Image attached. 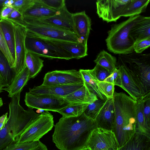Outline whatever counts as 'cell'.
I'll return each mask as SVG.
<instances>
[{"mask_svg": "<svg viewBox=\"0 0 150 150\" xmlns=\"http://www.w3.org/2000/svg\"><path fill=\"white\" fill-rule=\"evenodd\" d=\"M97 127L95 120L84 112L77 117H62L54 125L52 141L60 150H79L87 147L92 131Z\"/></svg>", "mask_w": 150, "mask_h": 150, "instance_id": "cell-1", "label": "cell"}, {"mask_svg": "<svg viewBox=\"0 0 150 150\" xmlns=\"http://www.w3.org/2000/svg\"><path fill=\"white\" fill-rule=\"evenodd\" d=\"M115 121L112 130L119 147L135 133L137 101L123 92L114 91L113 97Z\"/></svg>", "mask_w": 150, "mask_h": 150, "instance_id": "cell-2", "label": "cell"}, {"mask_svg": "<svg viewBox=\"0 0 150 150\" xmlns=\"http://www.w3.org/2000/svg\"><path fill=\"white\" fill-rule=\"evenodd\" d=\"M20 93L11 98L9 104V115L7 123L0 131V150L17 141L24 131L38 117L33 109L25 110L20 105Z\"/></svg>", "mask_w": 150, "mask_h": 150, "instance_id": "cell-3", "label": "cell"}, {"mask_svg": "<svg viewBox=\"0 0 150 150\" xmlns=\"http://www.w3.org/2000/svg\"><path fill=\"white\" fill-rule=\"evenodd\" d=\"M144 17L140 15L131 16L126 21L113 25L108 32V36L105 39L108 50L121 55L133 52L135 42L130 35V32Z\"/></svg>", "mask_w": 150, "mask_h": 150, "instance_id": "cell-4", "label": "cell"}, {"mask_svg": "<svg viewBox=\"0 0 150 150\" xmlns=\"http://www.w3.org/2000/svg\"><path fill=\"white\" fill-rule=\"evenodd\" d=\"M118 63L128 71L144 96L150 93V54L132 53L120 55Z\"/></svg>", "mask_w": 150, "mask_h": 150, "instance_id": "cell-5", "label": "cell"}, {"mask_svg": "<svg viewBox=\"0 0 150 150\" xmlns=\"http://www.w3.org/2000/svg\"><path fill=\"white\" fill-rule=\"evenodd\" d=\"M27 32L49 40L80 42L74 31L23 17Z\"/></svg>", "mask_w": 150, "mask_h": 150, "instance_id": "cell-6", "label": "cell"}, {"mask_svg": "<svg viewBox=\"0 0 150 150\" xmlns=\"http://www.w3.org/2000/svg\"><path fill=\"white\" fill-rule=\"evenodd\" d=\"M25 44L27 51L39 57L67 60L73 59L69 52L61 47L27 31Z\"/></svg>", "mask_w": 150, "mask_h": 150, "instance_id": "cell-7", "label": "cell"}, {"mask_svg": "<svg viewBox=\"0 0 150 150\" xmlns=\"http://www.w3.org/2000/svg\"><path fill=\"white\" fill-rule=\"evenodd\" d=\"M54 126L53 116L48 111L43 112L21 134L16 143L39 141Z\"/></svg>", "mask_w": 150, "mask_h": 150, "instance_id": "cell-8", "label": "cell"}, {"mask_svg": "<svg viewBox=\"0 0 150 150\" xmlns=\"http://www.w3.org/2000/svg\"><path fill=\"white\" fill-rule=\"evenodd\" d=\"M24 101L28 108L55 112H57L59 110L69 105L62 98L35 95L29 92L25 93Z\"/></svg>", "mask_w": 150, "mask_h": 150, "instance_id": "cell-9", "label": "cell"}, {"mask_svg": "<svg viewBox=\"0 0 150 150\" xmlns=\"http://www.w3.org/2000/svg\"><path fill=\"white\" fill-rule=\"evenodd\" d=\"M87 147L91 150H118L119 148L112 131L98 127L92 131Z\"/></svg>", "mask_w": 150, "mask_h": 150, "instance_id": "cell-10", "label": "cell"}, {"mask_svg": "<svg viewBox=\"0 0 150 150\" xmlns=\"http://www.w3.org/2000/svg\"><path fill=\"white\" fill-rule=\"evenodd\" d=\"M132 0H100L96 2L97 13L107 23L116 22L122 10Z\"/></svg>", "mask_w": 150, "mask_h": 150, "instance_id": "cell-11", "label": "cell"}, {"mask_svg": "<svg viewBox=\"0 0 150 150\" xmlns=\"http://www.w3.org/2000/svg\"><path fill=\"white\" fill-rule=\"evenodd\" d=\"M13 23L16 57L15 66L14 68L16 75L26 66L25 59L27 50L25 40L27 30L25 26Z\"/></svg>", "mask_w": 150, "mask_h": 150, "instance_id": "cell-12", "label": "cell"}, {"mask_svg": "<svg viewBox=\"0 0 150 150\" xmlns=\"http://www.w3.org/2000/svg\"><path fill=\"white\" fill-rule=\"evenodd\" d=\"M83 82L79 83L67 85H59L47 87L41 85L34 86L32 88H29V92L33 95H42L63 98L82 87Z\"/></svg>", "mask_w": 150, "mask_h": 150, "instance_id": "cell-13", "label": "cell"}, {"mask_svg": "<svg viewBox=\"0 0 150 150\" xmlns=\"http://www.w3.org/2000/svg\"><path fill=\"white\" fill-rule=\"evenodd\" d=\"M72 14L68 11L65 5L56 15L50 17L38 19L26 18L74 32Z\"/></svg>", "mask_w": 150, "mask_h": 150, "instance_id": "cell-14", "label": "cell"}, {"mask_svg": "<svg viewBox=\"0 0 150 150\" xmlns=\"http://www.w3.org/2000/svg\"><path fill=\"white\" fill-rule=\"evenodd\" d=\"M74 31L80 42L87 45L91 29V21L85 11L73 13Z\"/></svg>", "mask_w": 150, "mask_h": 150, "instance_id": "cell-15", "label": "cell"}, {"mask_svg": "<svg viewBox=\"0 0 150 150\" xmlns=\"http://www.w3.org/2000/svg\"><path fill=\"white\" fill-rule=\"evenodd\" d=\"M95 120L97 127L112 131L115 121L113 98H107L105 105Z\"/></svg>", "mask_w": 150, "mask_h": 150, "instance_id": "cell-16", "label": "cell"}, {"mask_svg": "<svg viewBox=\"0 0 150 150\" xmlns=\"http://www.w3.org/2000/svg\"><path fill=\"white\" fill-rule=\"evenodd\" d=\"M63 98L69 104H89L97 100L98 98L90 91L83 83L82 87Z\"/></svg>", "mask_w": 150, "mask_h": 150, "instance_id": "cell-17", "label": "cell"}, {"mask_svg": "<svg viewBox=\"0 0 150 150\" xmlns=\"http://www.w3.org/2000/svg\"><path fill=\"white\" fill-rule=\"evenodd\" d=\"M117 68L121 72L122 88L136 101L144 96L125 68L118 63Z\"/></svg>", "mask_w": 150, "mask_h": 150, "instance_id": "cell-18", "label": "cell"}, {"mask_svg": "<svg viewBox=\"0 0 150 150\" xmlns=\"http://www.w3.org/2000/svg\"><path fill=\"white\" fill-rule=\"evenodd\" d=\"M57 11L47 6L40 0H35L32 6L22 14L23 17L38 19L53 16Z\"/></svg>", "mask_w": 150, "mask_h": 150, "instance_id": "cell-19", "label": "cell"}, {"mask_svg": "<svg viewBox=\"0 0 150 150\" xmlns=\"http://www.w3.org/2000/svg\"><path fill=\"white\" fill-rule=\"evenodd\" d=\"M42 38L67 51L72 55L73 59H79L88 55L87 45L81 42L75 43Z\"/></svg>", "mask_w": 150, "mask_h": 150, "instance_id": "cell-20", "label": "cell"}, {"mask_svg": "<svg viewBox=\"0 0 150 150\" xmlns=\"http://www.w3.org/2000/svg\"><path fill=\"white\" fill-rule=\"evenodd\" d=\"M28 69L26 66L16 75L11 83L8 87L3 88L7 91L8 96L11 98L18 93H21L24 86L29 80Z\"/></svg>", "mask_w": 150, "mask_h": 150, "instance_id": "cell-21", "label": "cell"}, {"mask_svg": "<svg viewBox=\"0 0 150 150\" xmlns=\"http://www.w3.org/2000/svg\"><path fill=\"white\" fill-rule=\"evenodd\" d=\"M150 149V137L135 133L118 150H149Z\"/></svg>", "mask_w": 150, "mask_h": 150, "instance_id": "cell-22", "label": "cell"}, {"mask_svg": "<svg viewBox=\"0 0 150 150\" xmlns=\"http://www.w3.org/2000/svg\"><path fill=\"white\" fill-rule=\"evenodd\" d=\"M79 71L82 77L84 84L89 90L102 100L107 98L100 91L98 86L97 79L93 69H80Z\"/></svg>", "mask_w": 150, "mask_h": 150, "instance_id": "cell-23", "label": "cell"}, {"mask_svg": "<svg viewBox=\"0 0 150 150\" xmlns=\"http://www.w3.org/2000/svg\"><path fill=\"white\" fill-rule=\"evenodd\" d=\"M0 23L5 41L12 57L15 62L14 23L7 19H0Z\"/></svg>", "mask_w": 150, "mask_h": 150, "instance_id": "cell-24", "label": "cell"}, {"mask_svg": "<svg viewBox=\"0 0 150 150\" xmlns=\"http://www.w3.org/2000/svg\"><path fill=\"white\" fill-rule=\"evenodd\" d=\"M129 35L134 42L150 38V17L144 16L131 29Z\"/></svg>", "mask_w": 150, "mask_h": 150, "instance_id": "cell-25", "label": "cell"}, {"mask_svg": "<svg viewBox=\"0 0 150 150\" xmlns=\"http://www.w3.org/2000/svg\"><path fill=\"white\" fill-rule=\"evenodd\" d=\"M59 85H67L83 82L79 71L75 69L55 70Z\"/></svg>", "mask_w": 150, "mask_h": 150, "instance_id": "cell-26", "label": "cell"}, {"mask_svg": "<svg viewBox=\"0 0 150 150\" xmlns=\"http://www.w3.org/2000/svg\"><path fill=\"white\" fill-rule=\"evenodd\" d=\"M16 75L14 68L11 67L6 57L0 50V78L4 86H8Z\"/></svg>", "mask_w": 150, "mask_h": 150, "instance_id": "cell-27", "label": "cell"}, {"mask_svg": "<svg viewBox=\"0 0 150 150\" xmlns=\"http://www.w3.org/2000/svg\"><path fill=\"white\" fill-rule=\"evenodd\" d=\"M43 62L40 57L27 51L25 63L28 70L29 79L35 78L40 71L44 66Z\"/></svg>", "mask_w": 150, "mask_h": 150, "instance_id": "cell-28", "label": "cell"}, {"mask_svg": "<svg viewBox=\"0 0 150 150\" xmlns=\"http://www.w3.org/2000/svg\"><path fill=\"white\" fill-rule=\"evenodd\" d=\"M150 0H132L123 8L121 17H131L139 14L145 11Z\"/></svg>", "mask_w": 150, "mask_h": 150, "instance_id": "cell-29", "label": "cell"}, {"mask_svg": "<svg viewBox=\"0 0 150 150\" xmlns=\"http://www.w3.org/2000/svg\"><path fill=\"white\" fill-rule=\"evenodd\" d=\"M143 97L137 101L136 124L135 132L150 137V130L146 127L143 113Z\"/></svg>", "mask_w": 150, "mask_h": 150, "instance_id": "cell-30", "label": "cell"}, {"mask_svg": "<svg viewBox=\"0 0 150 150\" xmlns=\"http://www.w3.org/2000/svg\"><path fill=\"white\" fill-rule=\"evenodd\" d=\"M94 62L106 69L111 74L117 69L116 58L104 50L100 52Z\"/></svg>", "mask_w": 150, "mask_h": 150, "instance_id": "cell-31", "label": "cell"}, {"mask_svg": "<svg viewBox=\"0 0 150 150\" xmlns=\"http://www.w3.org/2000/svg\"><path fill=\"white\" fill-rule=\"evenodd\" d=\"M89 104H69L59 110L57 112L63 117H77L81 114Z\"/></svg>", "mask_w": 150, "mask_h": 150, "instance_id": "cell-32", "label": "cell"}, {"mask_svg": "<svg viewBox=\"0 0 150 150\" xmlns=\"http://www.w3.org/2000/svg\"><path fill=\"white\" fill-rule=\"evenodd\" d=\"M106 100L98 99L89 104L83 112L88 117L95 120L96 116L105 105Z\"/></svg>", "mask_w": 150, "mask_h": 150, "instance_id": "cell-33", "label": "cell"}, {"mask_svg": "<svg viewBox=\"0 0 150 150\" xmlns=\"http://www.w3.org/2000/svg\"><path fill=\"white\" fill-rule=\"evenodd\" d=\"M0 50L3 53L8 59L12 68L15 66V62L13 59L9 50L5 39L0 23Z\"/></svg>", "mask_w": 150, "mask_h": 150, "instance_id": "cell-34", "label": "cell"}, {"mask_svg": "<svg viewBox=\"0 0 150 150\" xmlns=\"http://www.w3.org/2000/svg\"><path fill=\"white\" fill-rule=\"evenodd\" d=\"M115 86L112 83L106 81H98V86L100 91L107 98H113Z\"/></svg>", "mask_w": 150, "mask_h": 150, "instance_id": "cell-35", "label": "cell"}, {"mask_svg": "<svg viewBox=\"0 0 150 150\" xmlns=\"http://www.w3.org/2000/svg\"><path fill=\"white\" fill-rule=\"evenodd\" d=\"M40 141H38L20 144L13 142L3 150H30L37 146Z\"/></svg>", "mask_w": 150, "mask_h": 150, "instance_id": "cell-36", "label": "cell"}, {"mask_svg": "<svg viewBox=\"0 0 150 150\" xmlns=\"http://www.w3.org/2000/svg\"><path fill=\"white\" fill-rule=\"evenodd\" d=\"M143 99L145 123L147 128L150 130V93L144 96Z\"/></svg>", "mask_w": 150, "mask_h": 150, "instance_id": "cell-37", "label": "cell"}, {"mask_svg": "<svg viewBox=\"0 0 150 150\" xmlns=\"http://www.w3.org/2000/svg\"><path fill=\"white\" fill-rule=\"evenodd\" d=\"M34 1L35 0H14L12 7L23 14L32 6Z\"/></svg>", "mask_w": 150, "mask_h": 150, "instance_id": "cell-38", "label": "cell"}, {"mask_svg": "<svg viewBox=\"0 0 150 150\" xmlns=\"http://www.w3.org/2000/svg\"><path fill=\"white\" fill-rule=\"evenodd\" d=\"M59 85L55 71H50L45 74L42 86L47 87H53Z\"/></svg>", "mask_w": 150, "mask_h": 150, "instance_id": "cell-39", "label": "cell"}, {"mask_svg": "<svg viewBox=\"0 0 150 150\" xmlns=\"http://www.w3.org/2000/svg\"><path fill=\"white\" fill-rule=\"evenodd\" d=\"M104 81L114 84L122 88L121 74L120 70L117 68Z\"/></svg>", "mask_w": 150, "mask_h": 150, "instance_id": "cell-40", "label": "cell"}, {"mask_svg": "<svg viewBox=\"0 0 150 150\" xmlns=\"http://www.w3.org/2000/svg\"><path fill=\"white\" fill-rule=\"evenodd\" d=\"M150 45V38L136 41L134 44V50L137 53L141 54Z\"/></svg>", "mask_w": 150, "mask_h": 150, "instance_id": "cell-41", "label": "cell"}, {"mask_svg": "<svg viewBox=\"0 0 150 150\" xmlns=\"http://www.w3.org/2000/svg\"><path fill=\"white\" fill-rule=\"evenodd\" d=\"M93 69L99 81H104L111 74L106 69L97 64Z\"/></svg>", "mask_w": 150, "mask_h": 150, "instance_id": "cell-42", "label": "cell"}, {"mask_svg": "<svg viewBox=\"0 0 150 150\" xmlns=\"http://www.w3.org/2000/svg\"><path fill=\"white\" fill-rule=\"evenodd\" d=\"M6 19L9 20L15 23L25 26V23L23 20L22 14L15 9Z\"/></svg>", "mask_w": 150, "mask_h": 150, "instance_id": "cell-43", "label": "cell"}, {"mask_svg": "<svg viewBox=\"0 0 150 150\" xmlns=\"http://www.w3.org/2000/svg\"><path fill=\"white\" fill-rule=\"evenodd\" d=\"M41 1L49 7L59 11L65 5L64 0H40Z\"/></svg>", "mask_w": 150, "mask_h": 150, "instance_id": "cell-44", "label": "cell"}, {"mask_svg": "<svg viewBox=\"0 0 150 150\" xmlns=\"http://www.w3.org/2000/svg\"><path fill=\"white\" fill-rule=\"evenodd\" d=\"M14 9L12 6H3L0 10V20L6 19Z\"/></svg>", "mask_w": 150, "mask_h": 150, "instance_id": "cell-45", "label": "cell"}, {"mask_svg": "<svg viewBox=\"0 0 150 150\" xmlns=\"http://www.w3.org/2000/svg\"><path fill=\"white\" fill-rule=\"evenodd\" d=\"M8 114L7 112L0 117V131L4 128L7 123Z\"/></svg>", "mask_w": 150, "mask_h": 150, "instance_id": "cell-46", "label": "cell"}, {"mask_svg": "<svg viewBox=\"0 0 150 150\" xmlns=\"http://www.w3.org/2000/svg\"><path fill=\"white\" fill-rule=\"evenodd\" d=\"M30 150H48L47 146L42 142L40 141L38 145Z\"/></svg>", "mask_w": 150, "mask_h": 150, "instance_id": "cell-47", "label": "cell"}, {"mask_svg": "<svg viewBox=\"0 0 150 150\" xmlns=\"http://www.w3.org/2000/svg\"><path fill=\"white\" fill-rule=\"evenodd\" d=\"M4 87L2 81L0 78V93L3 92V88Z\"/></svg>", "mask_w": 150, "mask_h": 150, "instance_id": "cell-48", "label": "cell"}, {"mask_svg": "<svg viewBox=\"0 0 150 150\" xmlns=\"http://www.w3.org/2000/svg\"><path fill=\"white\" fill-rule=\"evenodd\" d=\"M3 102L2 98H0V108L3 105Z\"/></svg>", "mask_w": 150, "mask_h": 150, "instance_id": "cell-49", "label": "cell"}, {"mask_svg": "<svg viewBox=\"0 0 150 150\" xmlns=\"http://www.w3.org/2000/svg\"><path fill=\"white\" fill-rule=\"evenodd\" d=\"M91 150L89 148H88L87 147H86L84 148H82V149H81L80 150Z\"/></svg>", "mask_w": 150, "mask_h": 150, "instance_id": "cell-50", "label": "cell"}, {"mask_svg": "<svg viewBox=\"0 0 150 150\" xmlns=\"http://www.w3.org/2000/svg\"><path fill=\"white\" fill-rule=\"evenodd\" d=\"M149 150H150V149H149Z\"/></svg>", "mask_w": 150, "mask_h": 150, "instance_id": "cell-51", "label": "cell"}]
</instances>
